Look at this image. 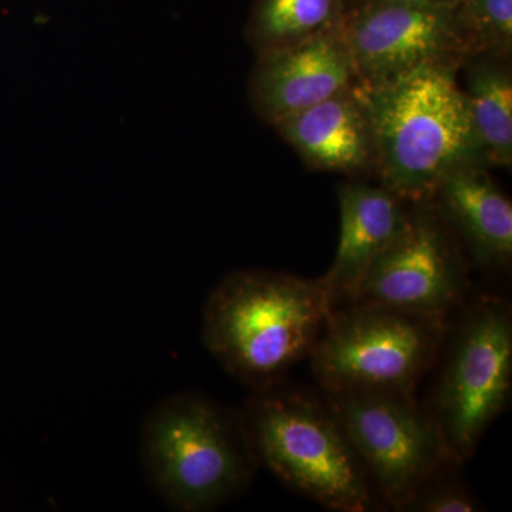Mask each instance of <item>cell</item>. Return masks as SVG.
I'll list each match as a JSON object with an SVG mask.
<instances>
[{"instance_id":"cell-13","label":"cell","mask_w":512,"mask_h":512,"mask_svg":"<svg viewBox=\"0 0 512 512\" xmlns=\"http://www.w3.org/2000/svg\"><path fill=\"white\" fill-rule=\"evenodd\" d=\"M437 210L466 245L481 269H507L512 259V205L494 184L487 167L460 165L434 192ZM433 197V198H434Z\"/></svg>"},{"instance_id":"cell-10","label":"cell","mask_w":512,"mask_h":512,"mask_svg":"<svg viewBox=\"0 0 512 512\" xmlns=\"http://www.w3.org/2000/svg\"><path fill=\"white\" fill-rule=\"evenodd\" d=\"M357 83L342 25L256 55L248 96L256 116L266 124L315 106Z\"/></svg>"},{"instance_id":"cell-5","label":"cell","mask_w":512,"mask_h":512,"mask_svg":"<svg viewBox=\"0 0 512 512\" xmlns=\"http://www.w3.org/2000/svg\"><path fill=\"white\" fill-rule=\"evenodd\" d=\"M446 319L375 303L330 311L309 359L323 392L387 390L414 394L439 356Z\"/></svg>"},{"instance_id":"cell-1","label":"cell","mask_w":512,"mask_h":512,"mask_svg":"<svg viewBox=\"0 0 512 512\" xmlns=\"http://www.w3.org/2000/svg\"><path fill=\"white\" fill-rule=\"evenodd\" d=\"M330 311L320 278L241 269L208 296L202 342L239 383L268 389L311 355Z\"/></svg>"},{"instance_id":"cell-8","label":"cell","mask_w":512,"mask_h":512,"mask_svg":"<svg viewBox=\"0 0 512 512\" xmlns=\"http://www.w3.org/2000/svg\"><path fill=\"white\" fill-rule=\"evenodd\" d=\"M468 291L466 262L430 200L414 204L409 224L372 262L348 303L446 319L466 303Z\"/></svg>"},{"instance_id":"cell-7","label":"cell","mask_w":512,"mask_h":512,"mask_svg":"<svg viewBox=\"0 0 512 512\" xmlns=\"http://www.w3.org/2000/svg\"><path fill=\"white\" fill-rule=\"evenodd\" d=\"M373 488L393 510L443 467L460 461L429 409L414 394L346 389L323 392Z\"/></svg>"},{"instance_id":"cell-17","label":"cell","mask_w":512,"mask_h":512,"mask_svg":"<svg viewBox=\"0 0 512 512\" xmlns=\"http://www.w3.org/2000/svg\"><path fill=\"white\" fill-rule=\"evenodd\" d=\"M444 468V467H443ZM441 468V470H443ZM433 474L413 497L404 504L402 511L412 512H477L481 505L473 493L458 481L441 478L440 471Z\"/></svg>"},{"instance_id":"cell-14","label":"cell","mask_w":512,"mask_h":512,"mask_svg":"<svg viewBox=\"0 0 512 512\" xmlns=\"http://www.w3.org/2000/svg\"><path fill=\"white\" fill-rule=\"evenodd\" d=\"M464 99L487 167L512 164V73L510 59L471 56L464 60Z\"/></svg>"},{"instance_id":"cell-3","label":"cell","mask_w":512,"mask_h":512,"mask_svg":"<svg viewBox=\"0 0 512 512\" xmlns=\"http://www.w3.org/2000/svg\"><path fill=\"white\" fill-rule=\"evenodd\" d=\"M138 453L148 484L180 512L229 503L259 466L242 413L198 392L170 394L148 410Z\"/></svg>"},{"instance_id":"cell-2","label":"cell","mask_w":512,"mask_h":512,"mask_svg":"<svg viewBox=\"0 0 512 512\" xmlns=\"http://www.w3.org/2000/svg\"><path fill=\"white\" fill-rule=\"evenodd\" d=\"M460 66L436 63L376 90H365L383 187L404 201H430L460 165H484Z\"/></svg>"},{"instance_id":"cell-4","label":"cell","mask_w":512,"mask_h":512,"mask_svg":"<svg viewBox=\"0 0 512 512\" xmlns=\"http://www.w3.org/2000/svg\"><path fill=\"white\" fill-rule=\"evenodd\" d=\"M279 384L252 392L241 412L258 463L326 510L372 511L375 488L325 397Z\"/></svg>"},{"instance_id":"cell-11","label":"cell","mask_w":512,"mask_h":512,"mask_svg":"<svg viewBox=\"0 0 512 512\" xmlns=\"http://www.w3.org/2000/svg\"><path fill=\"white\" fill-rule=\"evenodd\" d=\"M313 170L376 173V146L365 90L355 84L274 124Z\"/></svg>"},{"instance_id":"cell-15","label":"cell","mask_w":512,"mask_h":512,"mask_svg":"<svg viewBox=\"0 0 512 512\" xmlns=\"http://www.w3.org/2000/svg\"><path fill=\"white\" fill-rule=\"evenodd\" d=\"M343 0H254L245 37L256 55L339 28Z\"/></svg>"},{"instance_id":"cell-12","label":"cell","mask_w":512,"mask_h":512,"mask_svg":"<svg viewBox=\"0 0 512 512\" xmlns=\"http://www.w3.org/2000/svg\"><path fill=\"white\" fill-rule=\"evenodd\" d=\"M338 201V249L320 278L332 309L350 302L369 266L402 234L410 218L406 201L383 185L340 184Z\"/></svg>"},{"instance_id":"cell-9","label":"cell","mask_w":512,"mask_h":512,"mask_svg":"<svg viewBox=\"0 0 512 512\" xmlns=\"http://www.w3.org/2000/svg\"><path fill=\"white\" fill-rule=\"evenodd\" d=\"M454 5L372 3L345 12L342 30L359 86L380 89L429 64L461 67L466 55Z\"/></svg>"},{"instance_id":"cell-6","label":"cell","mask_w":512,"mask_h":512,"mask_svg":"<svg viewBox=\"0 0 512 512\" xmlns=\"http://www.w3.org/2000/svg\"><path fill=\"white\" fill-rule=\"evenodd\" d=\"M443 359L429 412L461 463L474 456L485 431L510 402V303L498 298L464 303Z\"/></svg>"},{"instance_id":"cell-16","label":"cell","mask_w":512,"mask_h":512,"mask_svg":"<svg viewBox=\"0 0 512 512\" xmlns=\"http://www.w3.org/2000/svg\"><path fill=\"white\" fill-rule=\"evenodd\" d=\"M454 18L464 55L510 59L512 0H458Z\"/></svg>"},{"instance_id":"cell-18","label":"cell","mask_w":512,"mask_h":512,"mask_svg":"<svg viewBox=\"0 0 512 512\" xmlns=\"http://www.w3.org/2000/svg\"><path fill=\"white\" fill-rule=\"evenodd\" d=\"M429 3V5H454L458 0H343V9L348 12L350 9L359 8V6L372 5V3Z\"/></svg>"}]
</instances>
